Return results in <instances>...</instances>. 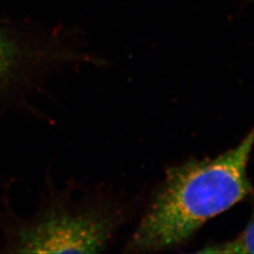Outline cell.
<instances>
[{
	"label": "cell",
	"instance_id": "6da1fadb",
	"mask_svg": "<svg viewBox=\"0 0 254 254\" xmlns=\"http://www.w3.org/2000/svg\"><path fill=\"white\" fill-rule=\"evenodd\" d=\"M254 148V128L223 154L170 168L127 252H160L181 245L211 218L252 194L248 164Z\"/></svg>",
	"mask_w": 254,
	"mask_h": 254
},
{
	"label": "cell",
	"instance_id": "7a4b0ae2",
	"mask_svg": "<svg viewBox=\"0 0 254 254\" xmlns=\"http://www.w3.org/2000/svg\"><path fill=\"white\" fill-rule=\"evenodd\" d=\"M117 225L110 216L63 214L46 218L20 237L16 253L96 254L109 243Z\"/></svg>",
	"mask_w": 254,
	"mask_h": 254
},
{
	"label": "cell",
	"instance_id": "3957f363",
	"mask_svg": "<svg viewBox=\"0 0 254 254\" xmlns=\"http://www.w3.org/2000/svg\"><path fill=\"white\" fill-rule=\"evenodd\" d=\"M253 213L245 229L232 240L205 246L200 254H254V190Z\"/></svg>",
	"mask_w": 254,
	"mask_h": 254
},
{
	"label": "cell",
	"instance_id": "277c9868",
	"mask_svg": "<svg viewBox=\"0 0 254 254\" xmlns=\"http://www.w3.org/2000/svg\"><path fill=\"white\" fill-rule=\"evenodd\" d=\"M20 55L17 45L0 33V81L5 78L17 63Z\"/></svg>",
	"mask_w": 254,
	"mask_h": 254
}]
</instances>
